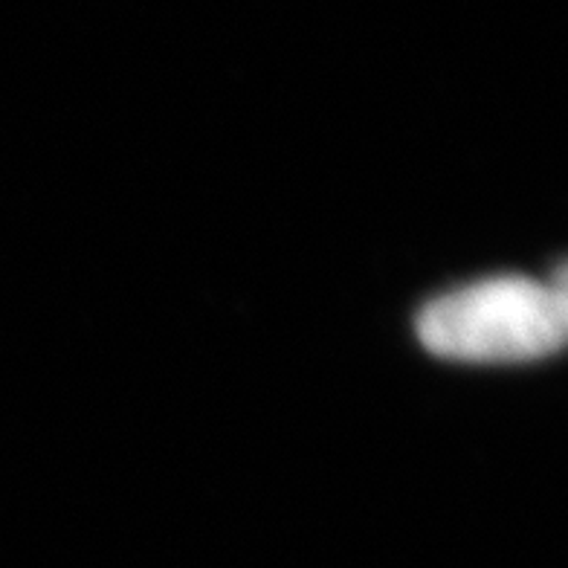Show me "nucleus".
Listing matches in <instances>:
<instances>
[{
  "mask_svg": "<svg viewBox=\"0 0 568 568\" xmlns=\"http://www.w3.org/2000/svg\"><path fill=\"white\" fill-rule=\"evenodd\" d=\"M568 334L566 267L554 284L499 276L433 300L418 314L426 352L462 363H519L560 352Z\"/></svg>",
  "mask_w": 568,
  "mask_h": 568,
  "instance_id": "obj_1",
  "label": "nucleus"
}]
</instances>
